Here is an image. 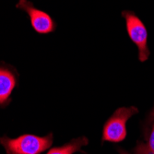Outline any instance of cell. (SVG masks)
Wrapping results in <instances>:
<instances>
[{"label": "cell", "mask_w": 154, "mask_h": 154, "mask_svg": "<svg viewBox=\"0 0 154 154\" xmlns=\"http://www.w3.org/2000/svg\"><path fill=\"white\" fill-rule=\"evenodd\" d=\"M8 154H41L47 149L53 142L52 135L38 137L34 135H23L17 138L7 137L0 139Z\"/></svg>", "instance_id": "obj_1"}, {"label": "cell", "mask_w": 154, "mask_h": 154, "mask_svg": "<svg viewBox=\"0 0 154 154\" xmlns=\"http://www.w3.org/2000/svg\"><path fill=\"white\" fill-rule=\"evenodd\" d=\"M122 16L125 20L128 34L138 49L139 61H147L149 57V50L148 47V32L144 23L134 12L129 10L123 11Z\"/></svg>", "instance_id": "obj_2"}, {"label": "cell", "mask_w": 154, "mask_h": 154, "mask_svg": "<svg viewBox=\"0 0 154 154\" xmlns=\"http://www.w3.org/2000/svg\"><path fill=\"white\" fill-rule=\"evenodd\" d=\"M138 110L136 107H122L108 119L103 128V141L120 142L127 137V122L136 115Z\"/></svg>", "instance_id": "obj_3"}, {"label": "cell", "mask_w": 154, "mask_h": 154, "mask_svg": "<svg viewBox=\"0 0 154 154\" xmlns=\"http://www.w3.org/2000/svg\"><path fill=\"white\" fill-rule=\"evenodd\" d=\"M16 7L24 10L29 15L32 26L36 32L40 34H47L54 31L55 23L53 19L46 12L36 8L32 2L28 0H20Z\"/></svg>", "instance_id": "obj_4"}, {"label": "cell", "mask_w": 154, "mask_h": 154, "mask_svg": "<svg viewBox=\"0 0 154 154\" xmlns=\"http://www.w3.org/2000/svg\"><path fill=\"white\" fill-rule=\"evenodd\" d=\"M15 87L16 78L14 74L7 68L0 67V105L7 103Z\"/></svg>", "instance_id": "obj_5"}, {"label": "cell", "mask_w": 154, "mask_h": 154, "mask_svg": "<svg viewBox=\"0 0 154 154\" xmlns=\"http://www.w3.org/2000/svg\"><path fill=\"white\" fill-rule=\"evenodd\" d=\"M88 144V139L85 137H82L77 139H74L71 142H69L63 147L52 149L47 154H73L79 151L82 146Z\"/></svg>", "instance_id": "obj_6"}, {"label": "cell", "mask_w": 154, "mask_h": 154, "mask_svg": "<svg viewBox=\"0 0 154 154\" xmlns=\"http://www.w3.org/2000/svg\"><path fill=\"white\" fill-rule=\"evenodd\" d=\"M136 154H154V125L151 133L146 143H139L136 149Z\"/></svg>", "instance_id": "obj_7"}, {"label": "cell", "mask_w": 154, "mask_h": 154, "mask_svg": "<svg viewBox=\"0 0 154 154\" xmlns=\"http://www.w3.org/2000/svg\"><path fill=\"white\" fill-rule=\"evenodd\" d=\"M120 154H128V152H125V151H124V150H121L120 151Z\"/></svg>", "instance_id": "obj_8"}, {"label": "cell", "mask_w": 154, "mask_h": 154, "mask_svg": "<svg viewBox=\"0 0 154 154\" xmlns=\"http://www.w3.org/2000/svg\"><path fill=\"white\" fill-rule=\"evenodd\" d=\"M151 116H152V117H154V110H153V112H152V114H151Z\"/></svg>", "instance_id": "obj_9"}]
</instances>
